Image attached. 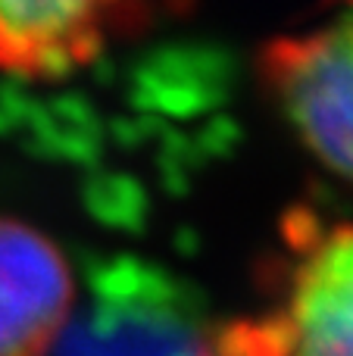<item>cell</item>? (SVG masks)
Masks as SVG:
<instances>
[{
  "label": "cell",
  "mask_w": 353,
  "mask_h": 356,
  "mask_svg": "<svg viewBox=\"0 0 353 356\" xmlns=\"http://www.w3.org/2000/svg\"><path fill=\"white\" fill-rule=\"evenodd\" d=\"M260 75L294 135L353 181V22L269 41Z\"/></svg>",
  "instance_id": "cell-2"
},
{
  "label": "cell",
  "mask_w": 353,
  "mask_h": 356,
  "mask_svg": "<svg viewBox=\"0 0 353 356\" xmlns=\"http://www.w3.org/2000/svg\"><path fill=\"white\" fill-rule=\"evenodd\" d=\"M135 16V0H0V72L69 75Z\"/></svg>",
  "instance_id": "cell-5"
},
{
  "label": "cell",
  "mask_w": 353,
  "mask_h": 356,
  "mask_svg": "<svg viewBox=\"0 0 353 356\" xmlns=\"http://www.w3.org/2000/svg\"><path fill=\"white\" fill-rule=\"evenodd\" d=\"M75 316V282L38 228L0 219V356H50Z\"/></svg>",
  "instance_id": "cell-4"
},
{
  "label": "cell",
  "mask_w": 353,
  "mask_h": 356,
  "mask_svg": "<svg viewBox=\"0 0 353 356\" xmlns=\"http://www.w3.org/2000/svg\"><path fill=\"white\" fill-rule=\"evenodd\" d=\"M213 356H244V353L238 350V347L231 344V341L225 338V332H222L216 341H213Z\"/></svg>",
  "instance_id": "cell-6"
},
{
  "label": "cell",
  "mask_w": 353,
  "mask_h": 356,
  "mask_svg": "<svg viewBox=\"0 0 353 356\" xmlns=\"http://www.w3.org/2000/svg\"><path fill=\"white\" fill-rule=\"evenodd\" d=\"M50 356H213L188 300L138 263L110 269Z\"/></svg>",
  "instance_id": "cell-3"
},
{
  "label": "cell",
  "mask_w": 353,
  "mask_h": 356,
  "mask_svg": "<svg viewBox=\"0 0 353 356\" xmlns=\"http://www.w3.org/2000/svg\"><path fill=\"white\" fill-rule=\"evenodd\" d=\"M288 247L279 309L225 328L229 341L244 356H353V225L300 216Z\"/></svg>",
  "instance_id": "cell-1"
}]
</instances>
